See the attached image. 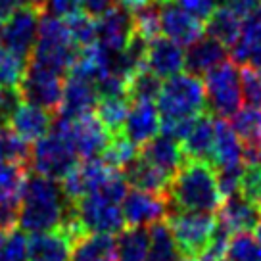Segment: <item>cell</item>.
<instances>
[{
  "mask_svg": "<svg viewBox=\"0 0 261 261\" xmlns=\"http://www.w3.org/2000/svg\"><path fill=\"white\" fill-rule=\"evenodd\" d=\"M167 198L175 210L215 213L223 202L215 169L202 160L182 158V163L169 182Z\"/></svg>",
  "mask_w": 261,
  "mask_h": 261,
  "instance_id": "obj_1",
  "label": "cell"
},
{
  "mask_svg": "<svg viewBox=\"0 0 261 261\" xmlns=\"http://www.w3.org/2000/svg\"><path fill=\"white\" fill-rule=\"evenodd\" d=\"M69 202L56 180L42 175H27L19 194V221L25 232H42L62 225Z\"/></svg>",
  "mask_w": 261,
  "mask_h": 261,
  "instance_id": "obj_2",
  "label": "cell"
},
{
  "mask_svg": "<svg viewBox=\"0 0 261 261\" xmlns=\"http://www.w3.org/2000/svg\"><path fill=\"white\" fill-rule=\"evenodd\" d=\"M77 52L79 46L71 39L67 23H64L60 17L42 14L37 29V41L27 62L44 65L58 73L67 75L77 58Z\"/></svg>",
  "mask_w": 261,
  "mask_h": 261,
  "instance_id": "obj_3",
  "label": "cell"
},
{
  "mask_svg": "<svg viewBox=\"0 0 261 261\" xmlns=\"http://www.w3.org/2000/svg\"><path fill=\"white\" fill-rule=\"evenodd\" d=\"M204 81L192 73H177L162 83L158 94L160 121H180L192 119L205 112Z\"/></svg>",
  "mask_w": 261,
  "mask_h": 261,
  "instance_id": "obj_4",
  "label": "cell"
},
{
  "mask_svg": "<svg viewBox=\"0 0 261 261\" xmlns=\"http://www.w3.org/2000/svg\"><path fill=\"white\" fill-rule=\"evenodd\" d=\"M167 225L171 228L177 250L182 257H202L212 242L215 230V215L205 212H187L169 207Z\"/></svg>",
  "mask_w": 261,
  "mask_h": 261,
  "instance_id": "obj_5",
  "label": "cell"
},
{
  "mask_svg": "<svg viewBox=\"0 0 261 261\" xmlns=\"http://www.w3.org/2000/svg\"><path fill=\"white\" fill-rule=\"evenodd\" d=\"M205 106L217 117L230 119L242 108L240 69L232 60H225L204 75Z\"/></svg>",
  "mask_w": 261,
  "mask_h": 261,
  "instance_id": "obj_6",
  "label": "cell"
},
{
  "mask_svg": "<svg viewBox=\"0 0 261 261\" xmlns=\"http://www.w3.org/2000/svg\"><path fill=\"white\" fill-rule=\"evenodd\" d=\"M50 130L62 137L75 154L85 160L102 154V150L110 140V133L92 112L73 119L56 114Z\"/></svg>",
  "mask_w": 261,
  "mask_h": 261,
  "instance_id": "obj_7",
  "label": "cell"
},
{
  "mask_svg": "<svg viewBox=\"0 0 261 261\" xmlns=\"http://www.w3.org/2000/svg\"><path fill=\"white\" fill-rule=\"evenodd\" d=\"M79 163V155L62 137L50 130L35 142L29 158V169L46 179L62 180Z\"/></svg>",
  "mask_w": 261,
  "mask_h": 261,
  "instance_id": "obj_8",
  "label": "cell"
},
{
  "mask_svg": "<svg viewBox=\"0 0 261 261\" xmlns=\"http://www.w3.org/2000/svg\"><path fill=\"white\" fill-rule=\"evenodd\" d=\"M64 81L65 75L58 73L54 69H48L44 65L27 62L23 77L17 85V89H19L25 102L58 114L60 102H62Z\"/></svg>",
  "mask_w": 261,
  "mask_h": 261,
  "instance_id": "obj_9",
  "label": "cell"
},
{
  "mask_svg": "<svg viewBox=\"0 0 261 261\" xmlns=\"http://www.w3.org/2000/svg\"><path fill=\"white\" fill-rule=\"evenodd\" d=\"M42 14L44 12L29 4H21L14 10L8 19L0 23V44L4 50L27 62L37 41V29Z\"/></svg>",
  "mask_w": 261,
  "mask_h": 261,
  "instance_id": "obj_10",
  "label": "cell"
},
{
  "mask_svg": "<svg viewBox=\"0 0 261 261\" xmlns=\"http://www.w3.org/2000/svg\"><path fill=\"white\" fill-rule=\"evenodd\" d=\"M73 212L87 234L89 232L117 234L125 228L121 205L110 202L96 192H90L83 196L81 200L73 202Z\"/></svg>",
  "mask_w": 261,
  "mask_h": 261,
  "instance_id": "obj_11",
  "label": "cell"
},
{
  "mask_svg": "<svg viewBox=\"0 0 261 261\" xmlns=\"http://www.w3.org/2000/svg\"><path fill=\"white\" fill-rule=\"evenodd\" d=\"M169 207L167 194H154L139 188L129 190L121 202L123 219L129 227H150L158 221H165Z\"/></svg>",
  "mask_w": 261,
  "mask_h": 261,
  "instance_id": "obj_12",
  "label": "cell"
},
{
  "mask_svg": "<svg viewBox=\"0 0 261 261\" xmlns=\"http://www.w3.org/2000/svg\"><path fill=\"white\" fill-rule=\"evenodd\" d=\"M160 6V27L167 39L177 42L179 46H190L192 42L204 37V21L192 17L179 4L171 0Z\"/></svg>",
  "mask_w": 261,
  "mask_h": 261,
  "instance_id": "obj_13",
  "label": "cell"
},
{
  "mask_svg": "<svg viewBox=\"0 0 261 261\" xmlns=\"http://www.w3.org/2000/svg\"><path fill=\"white\" fill-rule=\"evenodd\" d=\"M133 33L135 29L130 10L123 6H114L96 17V42L108 52H119L125 48Z\"/></svg>",
  "mask_w": 261,
  "mask_h": 261,
  "instance_id": "obj_14",
  "label": "cell"
},
{
  "mask_svg": "<svg viewBox=\"0 0 261 261\" xmlns=\"http://www.w3.org/2000/svg\"><path fill=\"white\" fill-rule=\"evenodd\" d=\"M215 213H217V221L221 225H225L232 234L250 232L261 221V207L253 200L246 198L240 190L223 198L219 210Z\"/></svg>",
  "mask_w": 261,
  "mask_h": 261,
  "instance_id": "obj_15",
  "label": "cell"
},
{
  "mask_svg": "<svg viewBox=\"0 0 261 261\" xmlns=\"http://www.w3.org/2000/svg\"><path fill=\"white\" fill-rule=\"evenodd\" d=\"M230 119V127L234 129L242 146L244 163H261V108H240Z\"/></svg>",
  "mask_w": 261,
  "mask_h": 261,
  "instance_id": "obj_16",
  "label": "cell"
},
{
  "mask_svg": "<svg viewBox=\"0 0 261 261\" xmlns=\"http://www.w3.org/2000/svg\"><path fill=\"white\" fill-rule=\"evenodd\" d=\"M130 104L133 106L125 117L121 135L135 146H142L150 139H154L160 130V112L152 100H140Z\"/></svg>",
  "mask_w": 261,
  "mask_h": 261,
  "instance_id": "obj_17",
  "label": "cell"
},
{
  "mask_svg": "<svg viewBox=\"0 0 261 261\" xmlns=\"http://www.w3.org/2000/svg\"><path fill=\"white\" fill-rule=\"evenodd\" d=\"M71 238L62 227L31 232L27 238V261H69Z\"/></svg>",
  "mask_w": 261,
  "mask_h": 261,
  "instance_id": "obj_18",
  "label": "cell"
},
{
  "mask_svg": "<svg viewBox=\"0 0 261 261\" xmlns=\"http://www.w3.org/2000/svg\"><path fill=\"white\" fill-rule=\"evenodd\" d=\"M98 104V92L94 83L81 79L77 75H69L64 81V90H62V102L58 115L62 117H81L85 114H90Z\"/></svg>",
  "mask_w": 261,
  "mask_h": 261,
  "instance_id": "obj_19",
  "label": "cell"
},
{
  "mask_svg": "<svg viewBox=\"0 0 261 261\" xmlns=\"http://www.w3.org/2000/svg\"><path fill=\"white\" fill-rule=\"evenodd\" d=\"M213 140H215V119L212 112H202L196 115L187 137L180 140L182 158L202 160L212 165L213 162ZM213 167V165H212Z\"/></svg>",
  "mask_w": 261,
  "mask_h": 261,
  "instance_id": "obj_20",
  "label": "cell"
},
{
  "mask_svg": "<svg viewBox=\"0 0 261 261\" xmlns=\"http://www.w3.org/2000/svg\"><path fill=\"white\" fill-rule=\"evenodd\" d=\"M56 114L44 110L41 106L35 104H21L16 110V114L10 117L8 127L16 133L19 139H23L25 142H37L39 139H42L44 135H48L52 129Z\"/></svg>",
  "mask_w": 261,
  "mask_h": 261,
  "instance_id": "obj_21",
  "label": "cell"
},
{
  "mask_svg": "<svg viewBox=\"0 0 261 261\" xmlns=\"http://www.w3.org/2000/svg\"><path fill=\"white\" fill-rule=\"evenodd\" d=\"M146 67L160 79L180 73L185 67V50L171 39L158 35L148 41Z\"/></svg>",
  "mask_w": 261,
  "mask_h": 261,
  "instance_id": "obj_22",
  "label": "cell"
},
{
  "mask_svg": "<svg viewBox=\"0 0 261 261\" xmlns=\"http://www.w3.org/2000/svg\"><path fill=\"white\" fill-rule=\"evenodd\" d=\"M121 173L127 185L139 188V190L154 192V194H167V188L171 182V177H167L150 162H146L139 152L135 154L130 162L123 165Z\"/></svg>",
  "mask_w": 261,
  "mask_h": 261,
  "instance_id": "obj_23",
  "label": "cell"
},
{
  "mask_svg": "<svg viewBox=\"0 0 261 261\" xmlns=\"http://www.w3.org/2000/svg\"><path fill=\"white\" fill-rule=\"evenodd\" d=\"M139 154L171 179L182 163V150H180L179 140H175L169 135L150 139L146 144L140 146Z\"/></svg>",
  "mask_w": 261,
  "mask_h": 261,
  "instance_id": "obj_24",
  "label": "cell"
},
{
  "mask_svg": "<svg viewBox=\"0 0 261 261\" xmlns=\"http://www.w3.org/2000/svg\"><path fill=\"white\" fill-rule=\"evenodd\" d=\"M225 60H227V48L219 41H215L207 35L192 42L185 52V67L188 73L196 75V77L205 75L212 67Z\"/></svg>",
  "mask_w": 261,
  "mask_h": 261,
  "instance_id": "obj_25",
  "label": "cell"
},
{
  "mask_svg": "<svg viewBox=\"0 0 261 261\" xmlns=\"http://www.w3.org/2000/svg\"><path fill=\"white\" fill-rule=\"evenodd\" d=\"M242 160V146L230 123L223 117L215 119V140H213V169L227 167V165H240Z\"/></svg>",
  "mask_w": 261,
  "mask_h": 261,
  "instance_id": "obj_26",
  "label": "cell"
},
{
  "mask_svg": "<svg viewBox=\"0 0 261 261\" xmlns=\"http://www.w3.org/2000/svg\"><path fill=\"white\" fill-rule=\"evenodd\" d=\"M240 27H242V16H238L232 8L217 6L212 12V16L205 19L204 35L219 41L225 48H230L240 37Z\"/></svg>",
  "mask_w": 261,
  "mask_h": 261,
  "instance_id": "obj_27",
  "label": "cell"
},
{
  "mask_svg": "<svg viewBox=\"0 0 261 261\" xmlns=\"http://www.w3.org/2000/svg\"><path fill=\"white\" fill-rule=\"evenodd\" d=\"M69 261H115V237L89 232L71 246Z\"/></svg>",
  "mask_w": 261,
  "mask_h": 261,
  "instance_id": "obj_28",
  "label": "cell"
},
{
  "mask_svg": "<svg viewBox=\"0 0 261 261\" xmlns=\"http://www.w3.org/2000/svg\"><path fill=\"white\" fill-rule=\"evenodd\" d=\"M261 44V4L246 14L240 27V37L238 41L230 46V56L237 65H244L252 50Z\"/></svg>",
  "mask_w": 261,
  "mask_h": 261,
  "instance_id": "obj_29",
  "label": "cell"
},
{
  "mask_svg": "<svg viewBox=\"0 0 261 261\" xmlns=\"http://www.w3.org/2000/svg\"><path fill=\"white\" fill-rule=\"evenodd\" d=\"M180 257L167 221H158L148 230L146 261H177Z\"/></svg>",
  "mask_w": 261,
  "mask_h": 261,
  "instance_id": "obj_30",
  "label": "cell"
},
{
  "mask_svg": "<svg viewBox=\"0 0 261 261\" xmlns=\"http://www.w3.org/2000/svg\"><path fill=\"white\" fill-rule=\"evenodd\" d=\"M148 230L144 227H129L115 238V261H146Z\"/></svg>",
  "mask_w": 261,
  "mask_h": 261,
  "instance_id": "obj_31",
  "label": "cell"
},
{
  "mask_svg": "<svg viewBox=\"0 0 261 261\" xmlns=\"http://www.w3.org/2000/svg\"><path fill=\"white\" fill-rule=\"evenodd\" d=\"M130 100L127 96L115 98H98L96 104V117L106 127V130L112 135H121L125 117L129 114Z\"/></svg>",
  "mask_w": 261,
  "mask_h": 261,
  "instance_id": "obj_32",
  "label": "cell"
},
{
  "mask_svg": "<svg viewBox=\"0 0 261 261\" xmlns=\"http://www.w3.org/2000/svg\"><path fill=\"white\" fill-rule=\"evenodd\" d=\"M162 89V79L155 73H152L148 67H142L137 73H133L127 79V98L130 102L140 100H152L154 102Z\"/></svg>",
  "mask_w": 261,
  "mask_h": 261,
  "instance_id": "obj_33",
  "label": "cell"
},
{
  "mask_svg": "<svg viewBox=\"0 0 261 261\" xmlns=\"http://www.w3.org/2000/svg\"><path fill=\"white\" fill-rule=\"evenodd\" d=\"M31 144L19 139L8 125H0V162H19L29 165Z\"/></svg>",
  "mask_w": 261,
  "mask_h": 261,
  "instance_id": "obj_34",
  "label": "cell"
},
{
  "mask_svg": "<svg viewBox=\"0 0 261 261\" xmlns=\"http://www.w3.org/2000/svg\"><path fill=\"white\" fill-rule=\"evenodd\" d=\"M223 261H261V248L250 232H234L228 238Z\"/></svg>",
  "mask_w": 261,
  "mask_h": 261,
  "instance_id": "obj_35",
  "label": "cell"
},
{
  "mask_svg": "<svg viewBox=\"0 0 261 261\" xmlns=\"http://www.w3.org/2000/svg\"><path fill=\"white\" fill-rule=\"evenodd\" d=\"M130 16H133V29L142 39L152 41L154 37H158L162 33V27H160V6L154 0L144 4V6H140V8L130 10Z\"/></svg>",
  "mask_w": 261,
  "mask_h": 261,
  "instance_id": "obj_36",
  "label": "cell"
},
{
  "mask_svg": "<svg viewBox=\"0 0 261 261\" xmlns=\"http://www.w3.org/2000/svg\"><path fill=\"white\" fill-rule=\"evenodd\" d=\"M29 165L19 162H0V196H19L29 175Z\"/></svg>",
  "mask_w": 261,
  "mask_h": 261,
  "instance_id": "obj_37",
  "label": "cell"
},
{
  "mask_svg": "<svg viewBox=\"0 0 261 261\" xmlns=\"http://www.w3.org/2000/svg\"><path fill=\"white\" fill-rule=\"evenodd\" d=\"M135 154H137V146H135L133 142H129L123 135H112L110 140H108L106 148L102 150L100 158H102L108 165H112L114 169H119V171H121L123 165L127 162H130V160L135 158Z\"/></svg>",
  "mask_w": 261,
  "mask_h": 261,
  "instance_id": "obj_38",
  "label": "cell"
},
{
  "mask_svg": "<svg viewBox=\"0 0 261 261\" xmlns=\"http://www.w3.org/2000/svg\"><path fill=\"white\" fill-rule=\"evenodd\" d=\"M67 29H69V35H71V39L79 48L96 42V19L87 16L85 12L69 17L67 19Z\"/></svg>",
  "mask_w": 261,
  "mask_h": 261,
  "instance_id": "obj_39",
  "label": "cell"
},
{
  "mask_svg": "<svg viewBox=\"0 0 261 261\" xmlns=\"http://www.w3.org/2000/svg\"><path fill=\"white\" fill-rule=\"evenodd\" d=\"M27 62L8 50H0V85L17 87L23 77Z\"/></svg>",
  "mask_w": 261,
  "mask_h": 261,
  "instance_id": "obj_40",
  "label": "cell"
},
{
  "mask_svg": "<svg viewBox=\"0 0 261 261\" xmlns=\"http://www.w3.org/2000/svg\"><path fill=\"white\" fill-rule=\"evenodd\" d=\"M238 190L261 207V163L246 165Z\"/></svg>",
  "mask_w": 261,
  "mask_h": 261,
  "instance_id": "obj_41",
  "label": "cell"
},
{
  "mask_svg": "<svg viewBox=\"0 0 261 261\" xmlns=\"http://www.w3.org/2000/svg\"><path fill=\"white\" fill-rule=\"evenodd\" d=\"M0 261H27V238L23 230H10L0 252Z\"/></svg>",
  "mask_w": 261,
  "mask_h": 261,
  "instance_id": "obj_42",
  "label": "cell"
},
{
  "mask_svg": "<svg viewBox=\"0 0 261 261\" xmlns=\"http://www.w3.org/2000/svg\"><path fill=\"white\" fill-rule=\"evenodd\" d=\"M21 92L17 87L0 85V125H8L10 117L21 106Z\"/></svg>",
  "mask_w": 261,
  "mask_h": 261,
  "instance_id": "obj_43",
  "label": "cell"
},
{
  "mask_svg": "<svg viewBox=\"0 0 261 261\" xmlns=\"http://www.w3.org/2000/svg\"><path fill=\"white\" fill-rule=\"evenodd\" d=\"M19 221V196H0V230L10 232Z\"/></svg>",
  "mask_w": 261,
  "mask_h": 261,
  "instance_id": "obj_44",
  "label": "cell"
},
{
  "mask_svg": "<svg viewBox=\"0 0 261 261\" xmlns=\"http://www.w3.org/2000/svg\"><path fill=\"white\" fill-rule=\"evenodd\" d=\"M81 12V0H46L44 4V14L60 19H69Z\"/></svg>",
  "mask_w": 261,
  "mask_h": 261,
  "instance_id": "obj_45",
  "label": "cell"
},
{
  "mask_svg": "<svg viewBox=\"0 0 261 261\" xmlns=\"http://www.w3.org/2000/svg\"><path fill=\"white\" fill-rule=\"evenodd\" d=\"M173 2L200 21H205L219 4V0H173Z\"/></svg>",
  "mask_w": 261,
  "mask_h": 261,
  "instance_id": "obj_46",
  "label": "cell"
},
{
  "mask_svg": "<svg viewBox=\"0 0 261 261\" xmlns=\"http://www.w3.org/2000/svg\"><path fill=\"white\" fill-rule=\"evenodd\" d=\"M110 8H114V0H81V10L90 17H100Z\"/></svg>",
  "mask_w": 261,
  "mask_h": 261,
  "instance_id": "obj_47",
  "label": "cell"
},
{
  "mask_svg": "<svg viewBox=\"0 0 261 261\" xmlns=\"http://www.w3.org/2000/svg\"><path fill=\"white\" fill-rule=\"evenodd\" d=\"M225 4H227L228 8L234 10L238 16L244 17L246 14H250L255 6H259L261 0H225Z\"/></svg>",
  "mask_w": 261,
  "mask_h": 261,
  "instance_id": "obj_48",
  "label": "cell"
},
{
  "mask_svg": "<svg viewBox=\"0 0 261 261\" xmlns=\"http://www.w3.org/2000/svg\"><path fill=\"white\" fill-rule=\"evenodd\" d=\"M23 4V0H0V23L6 21L10 14Z\"/></svg>",
  "mask_w": 261,
  "mask_h": 261,
  "instance_id": "obj_49",
  "label": "cell"
},
{
  "mask_svg": "<svg viewBox=\"0 0 261 261\" xmlns=\"http://www.w3.org/2000/svg\"><path fill=\"white\" fill-rule=\"evenodd\" d=\"M244 65H252L253 69H259L261 71V44H257L252 50V54H250V58H248V62Z\"/></svg>",
  "mask_w": 261,
  "mask_h": 261,
  "instance_id": "obj_50",
  "label": "cell"
},
{
  "mask_svg": "<svg viewBox=\"0 0 261 261\" xmlns=\"http://www.w3.org/2000/svg\"><path fill=\"white\" fill-rule=\"evenodd\" d=\"M114 2H117L119 6H123V8H127V10H135V8H140V6L148 4V2H152V0H114Z\"/></svg>",
  "mask_w": 261,
  "mask_h": 261,
  "instance_id": "obj_51",
  "label": "cell"
},
{
  "mask_svg": "<svg viewBox=\"0 0 261 261\" xmlns=\"http://www.w3.org/2000/svg\"><path fill=\"white\" fill-rule=\"evenodd\" d=\"M23 4L35 6V8H39L41 12H44V4H46V0H23Z\"/></svg>",
  "mask_w": 261,
  "mask_h": 261,
  "instance_id": "obj_52",
  "label": "cell"
},
{
  "mask_svg": "<svg viewBox=\"0 0 261 261\" xmlns=\"http://www.w3.org/2000/svg\"><path fill=\"white\" fill-rule=\"evenodd\" d=\"M253 230H255V240H257V244H259V248H261V221L255 225Z\"/></svg>",
  "mask_w": 261,
  "mask_h": 261,
  "instance_id": "obj_53",
  "label": "cell"
},
{
  "mask_svg": "<svg viewBox=\"0 0 261 261\" xmlns=\"http://www.w3.org/2000/svg\"><path fill=\"white\" fill-rule=\"evenodd\" d=\"M4 240H6V232L0 230V252H2V246H4Z\"/></svg>",
  "mask_w": 261,
  "mask_h": 261,
  "instance_id": "obj_54",
  "label": "cell"
},
{
  "mask_svg": "<svg viewBox=\"0 0 261 261\" xmlns=\"http://www.w3.org/2000/svg\"><path fill=\"white\" fill-rule=\"evenodd\" d=\"M177 261H196L194 257H182V255H180V259H177Z\"/></svg>",
  "mask_w": 261,
  "mask_h": 261,
  "instance_id": "obj_55",
  "label": "cell"
},
{
  "mask_svg": "<svg viewBox=\"0 0 261 261\" xmlns=\"http://www.w3.org/2000/svg\"><path fill=\"white\" fill-rule=\"evenodd\" d=\"M154 2H158V4H165V2H171V0H154Z\"/></svg>",
  "mask_w": 261,
  "mask_h": 261,
  "instance_id": "obj_56",
  "label": "cell"
},
{
  "mask_svg": "<svg viewBox=\"0 0 261 261\" xmlns=\"http://www.w3.org/2000/svg\"><path fill=\"white\" fill-rule=\"evenodd\" d=\"M202 261H213V259H210V257H204V259H202Z\"/></svg>",
  "mask_w": 261,
  "mask_h": 261,
  "instance_id": "obj_57",
  "label": "cell"
}]
</instances>
